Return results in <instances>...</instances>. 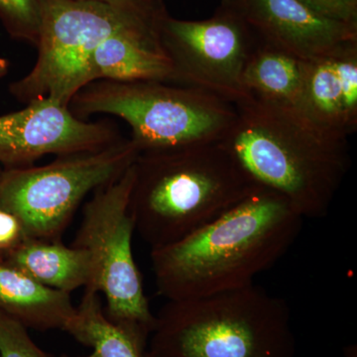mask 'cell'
I'll return each mask as SVG.
<instances>
[{"label": "cell", "mask_w": 357, "mask_h": 357, "mask_svg": "<svg viewBox=\"0 0 357 357\" xmlns=\"http://www.w3.org/2000/svg\"><path fill=\"white\" fill-rule=\"evenodd\" d=\"M303 220L284 197L260 188L184 238L151 249L157 293L188 300L252 285L287 253Z\"/></svg>", "instance_id": "cell-1"}, {"label": "cell", "mask_w": 357, "mask_h": 357, "mask_svg": "<svg viewBox=\"0 0 357 357\" xmlns=\"http://www.w3.org/2000/svg\"><path fill=\"white\" fill-rule=\"evenodd\" d=\"M236 109L220 144L256 185L281 195L301 217H326L351 167L347 140L295 109L252 96Z\"/></svg>", "instance_id": "cell-2"}, {"label": "cell", "mask_w": 357, "mask_h": 357, "mask_svg": "<svg viewBox=\"0 0 357 357\" xmlns=\"http://www.w3.org/2000/svg\"><path fill=\"white\" fill-rule=\"evenodd\" d=\"M134 170L131 215L151 249L184 238L261 188L220 142L144 152Z\"/></svg>", "instance_id": "cell-3"}, {"label": "cell", "mask_w": 357, "mask_h": 357, "mask_svg": "<svg viewBox=\"0 0 357 357\" xmlns=\"http://www.w3.org/2000/svg\"><path fill=\"white\" fill-rule=\"evenodd\" d=\"M147 351L157 357H295L291 310L255 284L168 301L155 316Z\"/></svg>", "instance_id": "cell-4"}, {"label": "cell", "mask_w": 357, "mask_h": 357, "mask_svg": "<svg viewBox=\"0 0 357 357\" xmlns=\"http://www.w3.org/2000/svg\"><path fill=\"white\" fill-rule=\"evenodd\" d=\"M70 112L123 119L140 153L220 142L236 119V105L204 89L164 82L96 81L82 89Z\"/></svg>", "instance_id": "cell-5"}, {"label": "cell", "mask_w": 357, "mask_h": 357, "mask_svg": "<svg viewBox=\"0 0 357 357\" xmlns=\"http://www.w3.org/2000/svg\"><path fill=\"white\" fill-rule=\"evenodd\" d=\"M40 4L36 64L9 86L11 95L26 105L49 98L70 107L75 96L93 83L91 61L105 39L124 28L167 15L162 0L139 8L86 0H40Z\"/></svg>", "instance_id": "cell-6"}, {"label": "cell", "mask_w": 357, "mask_h": 357, "mask_svg": "<svg viewBox=\"0 0 357 357\" xmlns=\"http://www.w3.org/2000/svg\"><path fill=\"white\" fill-rule=\"evenodd\" d=\"M134 163L121 177L98 188L84 204L73 246L88 251L93 278L84 289L105 296V316L115 326L149 340L155 326L132 251L130 211Z\"/></svg>", "instance_id": "cell-7"}, {"label": "cell", "mask_w": 357, "mask_h": 357, "mask_svg": "<svg viewBox=\"0 0 357 357\" xmlns=\"http://www.w3.org/2000/svg\"><path fill=\"white\" fill-rule=\"evenodd\" d=\"M138 155L122 137L102 149L56 156L46 165L3 169L0 208L20 218L28 238L61 241L84 198L121 177Z\"/></svg>", "instance_id": "cell-8"}, {"label": "cell", "mask_w": 357, "mask_h": 357, "mask_svg": "<svg viewBox=\"0 0 357 357\" xmlns=\"http://www.w3.org/2000/svg\"><path fill=\"white\" fill-rule=\"evenodd\" d=\"M161 40L173 63L176 84L204 89L234 105L251 98L243 75L258 37L229 6L222 4L204 20L167 15Z\"/></svg>", "instance_id": "cell-9"}, {"label": "cell", "mask_w": 357, "mask_h": 357, "mask_svg": "<svg viewBox=\"0 0 357 357\" xmlns=\"http://www.w3.org/2000/svg\"><path fill=\"white\" fill-rule=\"evenodd\" d=\"M121 138L109 121H84L69 107L39 98L0 116V166L25 168L47 155L95 151Z\"/></svg>", "instance_id": "cell-10"}, {"label": "cell", "mask_w": 357, "mask_h": 357, "mask_svg": "<svg viewBox=\"0 0 357 357\" xmlns=\"http://www.w3.org/2000/svg\"><path fill=\"white\" fill-rule=\"evenodd\" d=\"M262 41L311 60L357 39V27L319 15L299 0H222Z\"/></svg>", "instance_id": "cell-11"}, {"label": "cell", "mask_w": 357, "mask_h": 357, "mask_svg": "<svg viewBox=\"0 0 357 357\" xmlns=\"http://www.w3.org/2000/svg\"><path fill=\"white\" fill-rule=\"evenodd\" d=\"M298 112L319 130L347 140L357 129V39L305 61Z\"/></svg>", "instance_id": "cell-12"}, {"label": "cell", "mask_w": 357, "mask_h": 357, "mask_svg": "<svg viewBox=\"0 0 357 357\" xmlns=\"http://www.w3.org/2000/svg\"><path fill=\"white\" fill-rule=\"evenodd\" d=\"M167 15L124 28L105 39L91 61L93 82L176 84L175 69L161 40Z\"/></svg>", "instance_id": "cell-13"}, {"label": "cell", "mask_w": 357, "mask_h": 357, "mask_svg": "<svg viewBox=\"0 0 357 357\" xmlns=\"http://www.w3.org/2000/svg\"><path fill=\"white\" fill-rule=\"evenodd\" d=\"M0 311L28 330L64 332L76 307L70 294L47 287L0 258Z\"/></svg>", "instance_id": "cell-14"}, {"label": "cell", "mask_w": 357, "mask_h": 357, "mask_svg": "<svg viewBox=\"0 0 357 357\" xmlns=\"http://www.w3.org/2000/svg\"><path fill=\"white\" fill-rule=\"evenodd\" d=\"M3 259L39 283L70 294L86 288L93 278L88 251L62 241L27 238Z\"/></svg>", "instance_id": "cell-15"}, {"label": "cell", "mask_w": 357, "mask_h": 357, "mask_svg": "<svg viewBox=\"0 0 357 357\" xmlns=\"http://www.w3.org/2000/svg\"><path fill=\"white\" fill-rule=\"evenodd\" d=\"M304 67L303 59L258 38L244 67L243 88L257 100L297 109Z\"/></svg>", "instance_id": "cell-16"}, {"label": "cell", "mask_w": 357, "mask_h": 357, "mask_svg": "<svg viewBox=\"0 0 357 357\" xmlns=\"http://www.w3.org/2000/svg\"><path fill=\"white\" fill-rule=\"evenodd\" d=\"M65 332L93 349L89 356L79 357H144L149 342L112 324L105 316L102 296L91 291L84 292Z\"/></svg>", "instance_id": "cell-17"}, {"label": "cell", "mask_w": 357, "mask_h": 357, "mask_svg": "<svg viewBox=\"0 0 357 357\" xmlns=\"http://www.w3.org/2000/svg\"><path fill=\"white\" fill-rule=\"evenodd\" d=\"M0 20L13 38L37 47L42 24L40 0H0Z\"/></svg>", "instance_id": "cell-18"}, {"label": "cell", "mask_w": 357, "mask_h": 357, "mask_svg": "<svg viewBox=\"0 0 357 357\" xmlns=\"http://www.w3.org/2000/svg\"><path fill=\"white\" fill-rule=\"evenodd\" d=\"M0 357H52L40 349L22 324L0 311Z\"/></svg>", "instance_id": "cell-19"}, {"label": "cell", "mask_w": 357, "mask_h": 357, "mask_svg": "<svg viewBox=\"0 0 357 357\" xmlns=\"http://www.w3.org/2000/svg\"><path fill=\"white\" fill-rule=\"evenodd\" d=\"M326 20L357 27V0H299Z\"/></svg>", "instance_id": "cell-20"}, {"label": "cell", "mask_w": 357, "mask_h": 357, "mask_svg": "<svg viewBox=\"0 0 357 357\" xmlns=\"http://www.w3.org/2000/svg\"><path fill=\"white\" fill-rule=\"evenodd\" d=\"M28 238L20 218L0 208V258L17 248Z\"/></svg>", "instance_id": "cell-21"}, {"label": "cell", "mask_w": 357, "mask_h": 357, "mask_svg": "<svg viewBox=\"0 0 357 357\" xmlns=\"http://www.w3.org/2000/svg\"><path fill=\"white\" fill-rule=\"evenodd\" d=\"M86 1L102 2V3L124 7V8H139V7L152 6L161 0H86Z\"/></svg>", "instance_id": "cell-22"}, {"label": "cell", "mask_w": 357, "mask_h": 357, "mask_svg": "<svg viewBox=\"0 0 357 357\" xmlns=\"http://www.w3.org/2000/svg\"><path fill=\"white\" fill-rule=\"evenodd\" d=\"M9 72V62L6 60V59H4L3 57H1L0 56V79H2V77H6L7 74H8Z\"/></svg>", "instance_id": "cell-23"}, {"label": "cell", "mask_w": 357, "mask_h": 357, "mask_svg": "<svg viewBox=\"0 0 357 357\" xmlns=\"http://www.w3.org/2000/svg\"><path fill=\"white\" fill-rule=\"evenodd\" d=\"M144 357H157V356H153V354H150V352H148L146 351V352H145Z\"/></svg>", "instance_id": "cell-24"}, {"label": "cell", "mask_w": 357, "mask_h": 357, "mask_svg": "<svg viewBox=\"0 0 357 357\" xmlns=\"http://www.w3.org/2000/svg\"><path fill=\"white\" fill-rule=\"evenodd\" d=\"M2 173H3V168L0 166V178H1Z\"/></svg>", "instance_id": "cell-25"}, {"label": "cell", "mask_w": 357, "mask_h": 357, "mask_svg": "<svg viewBox=\"0 0 357 357\" xmlns=\"http://www.w3.org/2000/svg\"><path fill=\"white\" fill-rule=\"evenodd\" d=\"M62 357H73V356H66V354H64V356H62Z\"/></svg>", "instance_id": "cell-26"}]
</instances>
